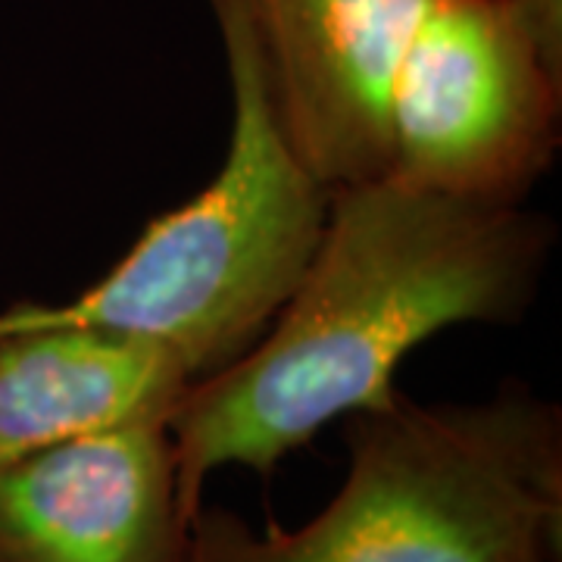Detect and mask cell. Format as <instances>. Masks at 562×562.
I'll return each instance as SVG.
<instances>
[{
	"label": "cell",
	"instance_id": "1",
	"mask_svg": "<svg viewBox=\"0 0 562 562\" xmlns=\"http://www.w3.org/2000/svg\"><path fill=\"white\" fill-rule=\"evenodd\" d=\"M553 225L516 206L382 179L331 191L297 288L241 360L191 382L172 416L184 519L222 465L262 482L328 422L384 406L409 350L460 322H516L538 291Z\"/></svg>",
	"mask_w": 562,
	"mask_h": 562
},
{
	"label": "cell",
	"instance_id": "2",
	"mask_svg": "<svg viewBox=\"0 0 562 562\" xmlns=\"http://www.w3.org/2000/svg\"><path fill=\"white\" fill-rule=\"evenodd\" d=\"M347 475L301 528L203 506L188 562H560L562 416L522 384L484 403L394 394L344 416Z\"/></svg>",
	"mask_w": 562,
	"mask_h": 562
},
{
	"label": "cell",
	"instance_id": "3",
	"mask_svg": "<svg viewBox=\"0 0 562 562\" xmlns=\"http://www.w3.org/2000/svg\"><path fill=\"white\" fill-rule=\"evenodd\" d=\"M232 79V140L198 198L150 222L101 281L63 306H16L0 328L91 325L176 350L194 379L241 360L322 241L331 191L284 138L247 0H206Z\"/></svg>",
	"mask_w": 562,
	"mask_h": 562
},
{
	"label": "cell",
	"instance_id": "4",
	"mask_svg": "<svg viewBox=\"0 0 562 562\" xmlns=\"http://www.w3.org/2000/svg\"><path fill=\"white\" fill-rule=\"evenodd\" d=\"M562 47L516 0H431L391 98L387 179L516 206L560 150Z\"/></svg>",
	"mask_w": 562,
	"mask_h": 562
},
{
	"label": "cell",
	"instance_id": "5",
	"mask_svg": "<svg viewBox=\"0 0 562 562\" xmlns=\"http://www.w3.org/2000/svg\"><path fill=\"white\" fill-rule=\"evenodd\" d=\"M431 0H247L281 128L328 191L391 176V98Z\"/></svg>",
	"mask_w": 562,
	"mask_h": 562
},
{
	"label": "cell",
	"instance_id": "6",
	"mask_svg": "<svg viewBox=\"0 0 562 562\" xmlns=\"http://www.w3.org/2000/svg\"><path fill=\"white\" fill-rule=\"evenodd\" d=\"M0 562H188L169 416L0 465Z\"/></svg>",
	"mask_w": 562,
	"mask_h": 562
},
{
	"label": "cell",
	"instance_id": "7",
	"mask_svg": "<svg viewBox=\"0 0 562 562\" xmlns=\"http://www.w3.org/2000/svg\"><path fill=\"white\" fill-rule=\"evenodd\" d=\"M191 382L176 350L135 335L0 328V465L144 416H172Z\"/></svg>",
	"mask_w": 562,
	"mask_h": 562
}]
</instances>
